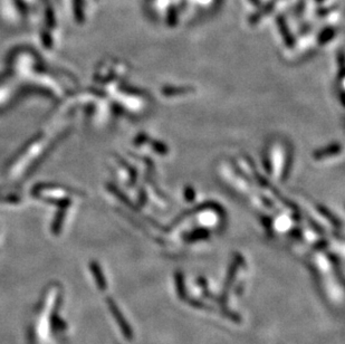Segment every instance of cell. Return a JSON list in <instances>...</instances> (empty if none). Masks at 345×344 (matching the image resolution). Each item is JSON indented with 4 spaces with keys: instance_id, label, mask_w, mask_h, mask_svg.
<instances>
[{
    "instance_id": "cell-5",
    "label": "cell",
    "mask_w": 345,
    "mask_h": 344,
    "mask_svg": "<svg viewBox=\"0 0 345 344\" xmlns=\"http://www.w3.org/2000/svg\"><path fill=\"white\" fill-rule=\"evenodd\" d=\"M315 1H316V2H323L324 0H315Z\"/></svg>"
},
{
    "instance_id": "cell-1",
    "label": "cell",
    "mask_w": 345,
    "mask_h": 344,
    "mask_svg": "<svg viewBox=\"0 0 345 344\" xmlns=\"http://www.w3.org/2000/svg\"><path fill=\"white\" fill-rule=\"evenodd\" d=\"M276 22H277V25H278V28H279L280 33H282L283 37H284L285 39H286V42H292V41H293L292 34H291L290 28H288V25H287V23H286V19H285L284 16L278 15V16H277V19H276Z\"/></svg>"
},
{
    "instance_id": "cell-4",
    "label": "cell",
    "mask_w": 345,
    "mask_h": 344,
    "mask_svg": "<svg viewBox=\"0 0 345 344\" xmlns=\"http://www.w3.org/2000/svg\"><path fill=\"white\" fill-rule=\"evenodd\" d=\"M249 2L255 7H262V0H249Z\"/></svg>"
},
{
    "instance_id": "cell-3",
    "label": "cell",
    "mask_w": 345,
    "mask_h": 344,
    "mask_svg": "<svg viewBox=\"0 0 345 344\" xmlns=\"http://www.w3.org/2000/svg\"><path fill=\"white\" fill-rule=\"evenodd\" d=\"M73 6H74V13L76 18H77L78 21H82L84 18V14H83L84 0H73Z\"/></svg>"
},
{
    "instance_id": "cell-2",
    "label": "cell",
    "mask_w": 345,
    "mask_h": 344,
    "mask_svg": "<svg viewBox=\"0 0 345 344\" xmlns=\"http://www.w3.org/2000/svg\"><path fill=\"white\" fill-rule=\"evenodd\" d=\"M179 8L175 5H170L167 9V23L169 26H174L178 23Z\"/></svg>"
}]
</instances>
